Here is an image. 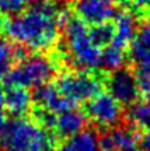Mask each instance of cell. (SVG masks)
Instances as JSON below:
<instances>
[{"instance_id": "6da1fadb", "label": "cell", "mask_w": 150, "mask_h": 151, "mask_svg": "<svg viewBox=\"0 0 150 151\" xmlns=\"http://www.w3.org/2000/svg\"><path fill=\"white\" fill-rule=\"evenodd\" d=\"M59 16L52 0H39L30 10L11 17L4 25L6 32L28 49H48L59 38Z\"/></svg>"}, {"instance_id": "7a4b0ae2", "label": "cell", "mask_w": 150, "mask_h": 151, "mask_svg": "<svg viewBox=\"0 0 150 151\" xmlns=\"http://www.w3.org/2000/svg\"><path fill=\"white\" fill-rule=\"evenodd\" d=\"M0 137L4 150L11 151H49L56 141L35 120L22 118L7 122Z\"/></svg>"}, {"instance_id": "3957f363", "label": "cell", "mask_w": 150, "mask_h": 151, "mask_svg": "<svg viewBox=\"0 0 150 151\" xmlns=\"http://www.w3.org/2000/svg\"><path fill=\"white\" fill-rule=\"evenodd\" d=\"M59 65L54 59H49L42 55L28 56L18 62L17 66L4 77V87H39L46 84L58 71Z\"/></svg>"}, {"instance_id": "277c9868", "label": "cell", "mask_w": 150, "mask_h": 151, "mask_svg": "<svg viewBox=\"0 0 150 151\" xmlns=\"http://www.w3.org/2000/svg\"><path fill=\"white\" fill-rule=\"evenodd\" d=\"M107 76L94 70L66 71L56 78L55 86L62 95L75 104L87 102L88 99L101 92Z\"/></svg>"}, {"instance_id": "5b68a950", "label": "cell", "mask_w": 150, "mask_h": 151, "mask_svg": "<svg viewBox=\"0 0 150 151\" xmlns=\"http://www.w3.org/2000/svg\"><path fill=\"white\" fill-rule=\"evenodd\" d=\"M84 115L98 127H114L123 116L122 105L107 91L98 92L84 105Z\"/></svg>"}, {"instance_id": "8992f818", "label": "cell", "mask_w": 150, "mask_h": 151, "mask_svg": "<svg viewBox=\"0 0 150 151\" xmlns=\"http://www.w3.org/2000/svg\"><path fill=\"white\" fill-rule=\"evenodd\" d=\"M140 134L136 124H117L98 137L101 151H139Z\"/></svg>"}, {"instance_id": "52a82bcc", "label": "cell", "mask_w": 150, "mask_h": 151, "mask_svg": "<svg viewBox=\"0 0 150 151\" xmlns=\"http://www.w3.org/2000/svg\"><path fill=\"white\" fill-rule=\"evenodd\" d=\"M105 86L108 92L112 95L121 105H133L138 102L140 95L139 86L136 81V76L132 70L121 67L118 70H114L105 80Z\"/></svg>"}, {"instance_id": "ba28073f", "label": "cell", "mask_w": 150, "mask_h": 151, "mask_svg": "<svg viewBox=\"0 0 150 151\" xmlns=\"http://www.w3.org/2000/svg\"><path fill=\"white\" fill-rule=\"evenodd\" d=\"M72 10L87 25L111 21L115 16V6L108 0H73Z\"/></svg>"}, {"instance_id": "9c48e42d", "label": "cell", "mask_w": 150, "mask_h": 151, "mask_svg": "<svg viewBox=\"0 0 150 151\" xmlns=\"http://www.w3.org/2000/svg\"><path fill=\"white\" fill-rule=\"evenodd\" d=\"M32 104L37 108L48 111V112L55 113V115L73 109L77 105L73 101L67 99L64 95H62L55 84H48V83L34 88Z\"/></svg>"}, {"instance_id": "30bf717a", "label": "cell", "mask_w": 150, "mask_h": 151, "mask_svg": "<svg viewBox=\"0 0 150 151\" xmlns=\"http://www.w3.org/2000/svg\"><path fill=\"white\" fill-rule=\"evenodd\" d=\"M87 118L84 112H80L76 108L64 111L62 113H58L55 116V122L51 130V134L56 140H66L72 136L80 133L81 130L86 129Z\"/></svg>"}, {"instance_id": "8fae6325", "label": "cell", "mask_w": 150, "mask_h": 151, "mask_svg": "<svg viewBox=\"0 0 150 151\" xmlns=\"http://www.w3.org/2000/svg\"><path fill=\"white\" fill-rule=\"evenodd\" d=\"M112 20L114 25H115V35H114L111 45L126 50L132 41L136 38L138 28H139L136 13L130 10H121L115 13Z\"/></svg>"}, {"instance_id": "7c38bea8", "label": "cell", "mask_w": 150, "mask_h": 151, "mask_svg": "<svg viewBox=\"0 0 150 151\" xmlns=\"http://www.w3.org/2000/svg\"><path fill=\"white\" fill-rule=\"evenodd\" d=\"M1 105L7 112L20 118L32 108V94L24 87H6Z\"/></svg>"}, {"instance_id": "4fadbf2b", "label": "cell", "mask_w": 150, "mask_h": 151, "mask_svg": "<svg viewBox=\"0 0 150 151\" xmlns=\"http://www.w3.org/2000/svg\"><path fill=\"white\" fill-rule=\"evenodd\" d=\"M56 151H101L98 136L93 129H84L60 143Z\"/></svg>"}, {"instance_id": "5bb4252c", "label": "cell", "mask_w": 150, "mask_h": 151, "mask_svg": "<svg viewBox=\"0 0 150 151\" xmlns=\"http://www.w3.org/2000/svg\"><path fill=\"white\" fill-rule=\"evenodd\" d=\"M126 58H128V52L125 49H121L109 43L101 50V66L109 71L118 70L123 67Z\"/></svg>"}, {"instance_id": "9a60e30c", "label": "cell", "mask_w": 150, "mask_h": 151, "mask_svg": "<svg viewBox=\"0 0 150 151\" xmlns=\"http://www.w3.org/2000/svg\"><path fill=\"white\" fill-rule=\"evenodd\" d=\"M88 35H90L91 42L98 48H105L112 42L114 35H115V25L114 21L101 22V24H96L88 28Z\"/></svg>"}, {"instance_id": "2e32d148", "label": "cell", "mask_w": 150, "mask_h": 151, "mask_svg": "<svg viewBox=\"0 0 150 151\" xmlns=\"http://www.w3.org/2000/svg\"><path fill=\"white\" fill-rule=\"evenodd\" d=\"M129 118L138 127L150 130V102H135L130 106Z\"/></svg>"}, {"instance_id": "e0dca14e", "label": "cell", "mask_w": 150, "mask_h": 151, "mask_svg": "<svg viewBox=\"0 0 150 151\" xmlns=\"http://www.w3.org/2000/svg\"><path fill=\"white\" fill-rule=\"evenodd\" d=\"M135 76L139 86L140 95L145 98L146 102H150V62L146 65L138 66Z\"/></svg>"}, {"instance_id": "ac0fdd59", "label": "cell", "mask_w": 150, "mask_h": 151, "mask_svg": "<svg viewBox=\"0 0 150 151\" xmlns=\"http://www.w3.org/2000/svg\"><path fill=\"white\" fill-rule=\"evenodd\" d=\"M129 56L138 66L146 65L150 62V48L135 38L129 45Z\"/></svg>"}, {"instance_id": "d6986e66", "label": "cell", "mask_w": 150, "mask_h": 151, "mask_svg": "<svg viewBox=\"0 0 150 151\" xmlns=\"http://www.w3.org/2000/svg\"><path fill=\"white\" fill-rule=\"evenodd\" d=\"M27 4V0H0V13L4 16L20 14Z\"/></svg>"}, {"instance_id": "ffe728a7", "label": "cell", "mask_w": 150, "mask_h": 151, "mask_svg": "<svg viewBox=\"0 0 150 151\" xmlns=\"http://www.w3.org/2000/svg\"><path fill=\"white\" fill-rule=\"evenodd\" d=\"M136 39L140 42L149 46L150 48V14L146 16V18L143 20L142 25L138 28V34H136Z\"/></svg>"}, {"instance_id": "44dd1931", "label": "cell", "mask_w": 150, "mask_h": 151, "mask_svg": "<svg viewBox=\"0 0 150 151\" xmlns=\"http://www.w3.org/2000/svg\"><path fill=\"white\" fill-rule=\"evenodd\" d=\"M140 150L142 151H150V130L142 134L140 137Z\"/></svg>"}, {"instance_id": "7402d4cb", "label": "cell", "mask_w": 150, "mask_h": 151, "mask_svg": "<svg viewBox=\"0 0 150 151\" xmlns=\"http://www.w3.org/2000/svg\"><path fill=\"white\" fill-rule=\"evenodd\" d=\"M130 1L135 6V11L146 10L147 7H150V0H130Z\"/></svg>"}, {"instance_id": "603a6c76", "label": "cell", "mask_w": 150, "mask_h": 151, "mask_svg": "<svg viewBox=\"0 0 150 151\" xmlns=\"http://www.w3.org/2000/svg\"><path fill=\"white\" fill-rule=\"evenodd\" d=\"M6 124H7V118H6V109L4 106L0 104V136L3 133V130H4Z\"/></svg>"}, {"instance_id": "cb8c5ba5", "label": "cell", "mask_w": 150, "mask_h": 151, "mask_svg": "<svg viewBox=\"0 0 150 151\" xmlns=\"http://www.w3.org/2000/svg\"><path fill=\"white\" fill-rule=\"evenodd\" d=\"M3 27V14L0 13V28Z\"/></svg>"}, {"instance_id": "d4e9b609", "label": "cell", "mask_w": 150, "mask_h": 151, "mask_svg": "<svg viewBox=\"0 0 150 151\" xmlns=\"http://www.w3.org/2000/svg\"><path fill=\"white\" fill-rule=\"evenodd\" d=\"M108 1H111V3H121L122 0H108Z\"/></svg>"}, {"instance_id": "484cf974", "label": "cell", "mask_w": 150, "mask_h": 151, "mask_svg": "<svg viewBox=\"0 0 150 151\" xmlns=\"http://www.w3.org/2000/svg\"><path fill=\"white\" fill-rule=\"evenodd\" d=\"M4 151H11V150H4Z\"/></svg>"}, {"instance_id": "4316f807", "label": "cell", "mask_w": 150, "mask_h": 151, "mask_svg": "<svg viewBox=\"0 0 150 151\" xmlns=\"http://www.w3.org/2000/svg\"><path fill=\"white\" fill-rule=\"evenodd\" d=\"M27 1H30V0H27Z\"/></svg>"}, {"instance_id": "83f0119b", "label": "cell", "mask_w": 150, "mask_h": 151, "mask_svg": "<svg viewBox=\"0 0 150 151\" xmlns=\"http://www.w3.org/2000/svg\"><path fill=\"white\" fill-rule=\"evenodd\" d=\"M52 1H54V0H52Z\"/></svg>"}]
</instances>
